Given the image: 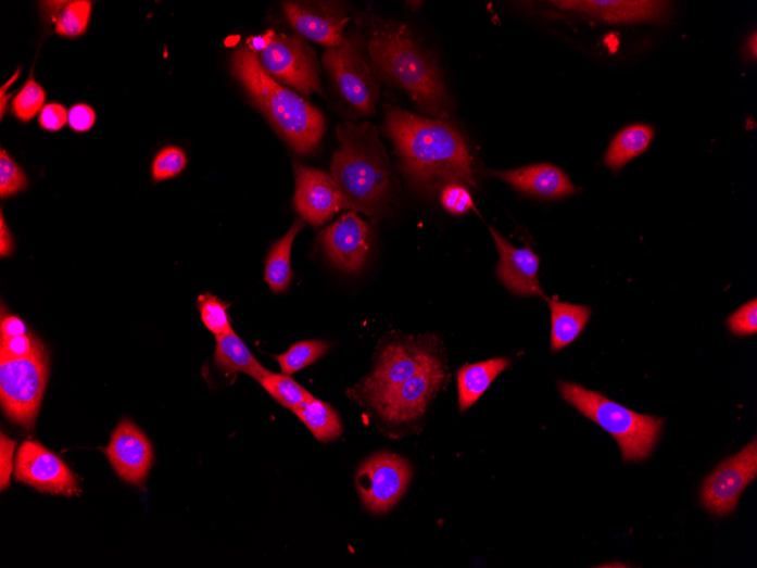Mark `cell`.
Listing matches in <instances>:
<instances>
[{"instance_id": "31", "label": "cell", "mask_w": 757, "mask_h": 568, "mask_svg": "<svg viewBox=\"0 0 757 568\" xmlns=\"http://www.w3.org/2000/svg\"><path fill=\"white\" fill-rule=\"evenodd\" d=\"M198 307L204 326L216 336L231 330L227 304L217 296L205 293L198 299Z\"/></svg>"}, {"instance_id": "42", "label": "cell", "mask_w": 757, "mask_h": 568, "mask_svg": "<svg viewBox=\"0 0 757 568\" xmlns=\"http://www.w3.org/2000/svg\"><path fill=\"white\" fill-rule=\"evenodd\" d=\"M275 36L276 33L274 30H268L263 36L250 37L247 40V47L251 49L253 53L258 55L270 46Z\"/></svg>"}, {"instance_id": "7", "label": "cell", "mask_w": 757, "mask_h": 568, "mask_svg": "<svg viewBox=\"0 0 757 568\" xmlns=\"http://www.w3.org/2000/svg\"><path fill=\"white\" fill-rule=\"evenodd\" d=\"M323 61L348 105L361 116L375 115L380 88L359 41L352 36L344 38L341 45L327 49Z\"/></svg>"}, {"instance_id": "8", "label": "cell", "mask_w": 757, "mask_h": 568, "mask_svg": "<svg viewBox=\"0 0 757 568\" xmlns=\"http://www.w3.org/2000/svg\"><path fill=\"white\" fill-rule=\"evenodd\" d=\"M257 56L261 66L280 85L306 97L312 92L325 97L317 55L302 37L276 34L270 46Z\"/></svg>"}, {"instance_id": "15", "label": "cell", "mask_w": 757, "mask_h": 568, "mask_svg": "<svg viewBox=\"0 0 757 568\" xmlns=\"http://www.w3.org/2000/svg\"><path fill=\"white\" fill-rule=\"evenodd\" d=\"M321 242L331 263L345 273L362 269L371 248L373 229L351 212L323 231Z\"/></svg>"}, {"instance_id": "22", "label": "cell", "mask_w": 757, "mask_h": 568, "mask_svg": "<svg viewBox=\"0 0 757 568\" xmlns=\"http://www.w3.org/2000/svg\"><path fill=\"white\" fill-rule=\"evenodd\" d=\"M547 302L552 312V349L557 352L578 340L590 320L591 308L556 300Z\"/></svg>"}, {"instance_id": "6", "label": "cell", "mask_w": 757, "mask_h": 568, "mask_svg": "<svg viewBox=\"0 0 757 568\" xmlns=\"http://www.w3.org/2000/svg\"><path fill=\"white\" fill-rule=\"evenodd\" d=\"M46 350L23 358L0 359V401L5 415L31 430L48 380Z\"/></svg>"}, {"instance_id": "12", "label": "cell", "mask_w": 757, "mask_h": 568, "mask_svg": "<svg viewBox=\"0 0 757 568\" xmlns=\"http://www.w3.org/2000/svg\"><path fill=\"white\" fill-rule=\"evenodd\" d=\"M282 9L292 27L304 38L333 48L344 40L351 20L348 9L335 2H283Z\"/></svg>"}, {"instance_id": "20", "label": "cell", "mask_w": 757, "mask_h": 568, "mask_svg": "<svg viewBox=\"0 0 757 568\" xmlns=\"http://www.w3.org/2000/svg\"><path fill=\"white\" fill-rule=\"evenodd\" d=\"M514 189L541 199H562L578 192L557 166L539 164L506 172H493Z\"/></svg>"}, {"instance_id": "3", "label": "cell", "mask_w": 757, "mask_h": 568, "mask_svg": "<svg viewBox=\"0 0 757 568\" xmlns=\"http://www.w3.org/2000/svg\"><path fill=\"white\" fill-rule=\"evenodd\" d=\"M369 51L374 72L381 79L405 90L425 113L451 116L452 102L441 71L406 25H378Z\"/></svg>"}, {"instance_id": "27", "label": "cell", "mask_w": 757, "mask_h": 568, "mask_svg": "<svg viewBox=\"0 0 757 568\" xmlns=\"http://www.w3.org/2000/svg\"><path fill=\"white\" fill-rule=\"evenodd\" d=\"M257 381L280 405L292 409H298L302 404L313 396L303 387L292 379L291 376L278 375L267 370Z\"/></svg>"}, {"instance_id": "14", "label": "cell", "mask_w": 757, "mask_h": 568, "mask_svg": "<svg viewBox=\"0 0 757 568\" xmlns=\"http://www.w3.org/2000/svg\"><path fill=\"white\" fill-rule=\"evenodd\" d=\"M434 357L416 346L395 344L381 354L374 374L364 380L362 393L374 404L419 374Z\"/></svg>"}, {"instance_id": "2", "label": "cell", "mask_w": 757, "mask_h": 568, "mask_svg": "<svg viewBox=\"0 0 757 568\" xmlns=\"http://www.w3.org/2000/svg\"><path fill=\"white\" fill-rule=\"evenodd\" d=\"M337 137L341 146L333 154L331 176L346 209L379 218L396 184L377 128L370 123H348L337 127Z\"/></svg>"}, {"instance_id": "25", "label": "cell", "mask_w": 757, "mask_h": 568, "mask_svg": "<svg viewBox=\"0 0 757 568\" xmlns=\"http://www.w3.org/2000/svg\"><path fill=\"white\" fill-rule=\"evenodd\" d=\"M303 227L304 223L297 219L292 228L272 247L268 253L265 279L274 293H282L291 286L293 279L292 248Z\"/></svg>"}, {"instance_id": "13", "label": "cell", "mask_w": 757, "mask_h": 568, "mask_svg": "<svg viewBox=\"0 0 757 568\" xmlns=\"http://www.w3.org/2000/svg\"><path fill=\"white\" fill-rule=\"evenodd\" d=\"M298 213L312 226H320L346 209L344 197L332 176L324 171L295 165Z\"/></svg>"}, {"instance_id": "34", "label": "cell", "mask_w": 757, "mask_h": 568, "mask_svg": "<svg viewBox=\"0 0 757 568\" xmlns=\"http://www.w3.org/2000/svg\"><path fill=\"white\" fill-rule=\"evenodd\" d=\"M42 351L45 346L33 332L0 341V359L28 357Z\"/></svg>"}, {"instance_id": "11", "label": "cell", "mask_w": 757, "mask_h": 568, "mask_svg": "<svg viewBox=\"0 0 757 568\" xmlns=\"http://www.w3.org/2000/svg\"><path fill=\"white\" fill-rule=\"evenodd\" d=\"M15 479L41 493L63 496L78 493L76 479L65 462L36 442H25L20 447Z\"/></svg>"}, {"instance_id": "37", "label": "cell", "mask_w": 757, "mask_h": 568, "mask_svg": "<svg viewBox=\"0 0 757 568\" xmlns=\"http://www.w3.org/2000/svg\"><path fill=\"white\" fill-rule=\"evenodd\" d=\"M66 123H68V112L61 103H47L40 112L39 124L46 131L58 132Z\"/></svg>"}, {"instance_id": "32", "label": "cell", "mask_w": 757, "mask_h": 568, "mask_svg": "<svg viewBox=\"0 0 757 568\" xmlns=\"http://www.w3.org/2000/svg\"><path fill=\"white\" fill-rule=\"evenodd\" d=\"M188 157L185 151L177 147H167L156 154L151 174L156 182L174 178L186 169Z\"/></svg>"}, {"instance_id": "9", "label": "cell", "mask_w": 757, "mask_h": 568, "mask_svg": "<svg viewBox=\"0 0 757 568\" xmlns=\"http://www.w3.org/2000/svg\"><path fill=\"white\" fill-rule=\"evenodd\" d=\"M411 475L409 464L398 455L381 453L363 463L356 483L364 506L376 514L393 508L406 492Z\"/></svg>"}, {"instance_id": "44", "label": "cell", "mask_w": 757, "mask_h": 568, "mask_svg": "<svg viewBox=\"0 0 757 568\" xmlns=\"http://www.w3.org/2000/svg\"><path fill=\"white\" fill-rule=\"evenodd\" d=\"M757 41H756V34L753 35L752 39H749L747 43V50L752 51V58L755 60L757 56Z\"/></svg>"}, {"instance_id": "40", "label": "cell", "mask_w": 757, "mask_h": 568, "mask_svg": "<svg viewBox=\"0 0 757 568\" xmlns=\"http://www.w3.org/2000/svg\"><path fill=\"white\" fill-rule=\"evenodd\" d=\"M0 331H2V339L16 338V336L29 333L28 326H26L22 319L16 316L8 315L4 312L2 324H0Z\"/></svg>"}, {"instance_id": "43", "label": "cell", "mask_w": 757, "mask_h": 568, "mask_svg": "<svg viewBox=\"0 0 757 568\" xmlns=\"http://www.w3.org/2000/svg\"><path fill=\"white\" fill-rule=\"evenodd\" d=\"M20 73H21V68H18V70L13 74V76L11 77V80H9V81L2 87V90H0V98H2V100H0V101H2V105H0V106H2V118L4 117V115H5V113H7L8 101H9V97H8V94H7V90H9V88L18 79Z\"/></svg>"}, {"instance_id": "35", "label": "cell", "mask_w": 757, "mask_h": 568, "mask_svg": "<svg viewBox=\"0 0 757 568\" xmlns=\"http://www.w3.org/2000/svg\"><path fill=\"white\" fill-rule=\"evenodd\" d=\"M443 209L454 215H464L475 209L471 193L460 185H450L441 191Z\"/></svg>"}, {"instance_id": "30", "label": "cell", "mask_w": 757, "mask_h": 568, "mask_svg": "<svg viewBox=\"0 0 757 568\" xmlns=\"http://www.w3.org/2000/svg\"><path fill=\"white\" fill-rule=\"evenodd\" d=\"M45 101L46 91L34 77H29V80L13 99L12 113L20 121L29 123L42 111Z\"/></svg>"}, {"instance_id": "23", "label": "cell", "mask_w": 757, "mask_h": 568, "mask_svg": "<svg viewBox=\"0 0 757 568\" xmlns=\"http://www.w3.org/2000/svg\"><path fill=\"white\" fill-rule=\"evenodd\" d=\"M215 363L227 373H243L256 380L267 371L232 329L216 336Z\"/></svg>"}, {"instance_id": "5", "label": "cell", "mask_w": 757, "mask_h": 568, "mask_svg": "<svg viewBox=\"0 0 757 568\" xmlns=\"http://www.w3.org/2000/svg\"><path fill=\"white\" fill-rule=\"evenodd\" d=\"M559 391L570 405L616 439L626 462H642L655 450L663 419L640 415L578 383L562 381Z\"/></svg>"}, {"instance_id": "19", "label": "cell", "mask_w": 757, "mask_h": 568, "mask_svg": "<svg viewBox=\"0 0 757 568\" xmlns=\"http://www.w3.org/2000/svg\"><path fill=\"white\" fill-rule=\"evenodd\" d=\"M490 229L501 254L497 275L504 286L516 295L544 296L538 278L539 255L530 248L513 247L497 230Z\"/></svg>"}, {"instance_id": "33", "label": "cell", "mask_w": 757, "mask_h": 568, "mask_svg": "<svg viewBox=\"0 0 757 568\" xmlns=\"http://www.w3.org/2000/svg\"><path fill=\"white\" fill-rule=\"evenodd\" d=\"M28 177L12 160L10 154L0 151V197L3 199L17 194L28 188Z\"/></svg>"}, {"instance_id": "39", "label": "cell", "mask_w": 757, "mask_h": 568, "mask_svg": "<svg viewBox=\"0 0 757 568\" xmlns=\"http://www.w3.org/2000/svg\"><path fill=\"white\" fill-rule=\"evenodd\" d=\"M15 446L16 443L2 433V439H0V457H2L0 458V485H2V490L10 485Z\"/></svg>"}, {"instance_id": "1", "label": "cell", "mask_w": 757, "mask_h": 568, "mask_svg": "<svg viewBox=\"0 0 757 568\" xmlns=\"http://www.w3.org/2000/svg\"><path fill=\"white\" fill-rule=\"evenodd\" d=\"M384 130L417 188L434 192L450 185L476 187L468 147L451 124L389 106Z\"/></svg>"}, {"instance_id": "38", "label": "cell", "mask_w": 757, "mask_h": 568, "mask_svg": "<svg viewBox=\"0 0 757 568\" xmlns=\"http://www.w3.org/2000/svg\"><path fill=\"white\" fill-rule=\"evenodd\" d=\"M96 123V112L86 103H76L68 111V125L75 132H87Z\"/></svg>"}, {"instance_id": "17", "label": "cell", "mask_w": 757, "mask_h": 568, "mask_svg": "<svg viewBox=\"0 0 757 568\" xmlns=\"http://www.w3.org/2000/svg\"><path fill=\"white\" fill-rule=\"evenodd\" d=\"M104 452L125 482L144 483L152 466L153 450L147 436L133 421L124 419L117 426Z\"/></svg>"}, {"instance_id": "4", "label": "cell", "mask_w": 757, "mask_h": 568, "mask_svg": "<svg viewBox=\"0 0 757 568\" xmlns=\"http://www.w3.org/2000/svg\"><path fill=\"white\" fill-rule=\"evenodd\" d=\"M231 71L253 105L295 151L310 153L317 148L326 130L325 116L318 109L277 83L247 46L235 51Z\"/></svg>"}, {"instance_id": "26", "label": "cell", "mask_w": 757, "mask_h": 568, "mask_svg": "<svg viewBox=\"0 0 757 568\" xmlns=\"http://www.w3.org/2000/svg\"><path fill=\"white\" fill-rule=\"evenodd\" d=\"M294 413L321 443L335 441L343 433V426L336 411L315 397L306 401Z\"/></svg>"}, {"instance_id": "28", "label": "cell", "mask_w": 757, "mask_h": 568, "mask_svg": "<svg viewBox=\"0 0 757 568\" xmlns=\"http://www.w3.org/2000/svg\"><path fill=\"white\" fill-rule=\"evenodd\" d=\"M328 351L329 345L324 341H304L297 343L276 358L282 374L293 376L295 373L317 363Z\"/></svg>"}, {"instance_id": "41", "label": "cell", "mask_w": 757, "mask_h": 568, "mask_svg": "<svg viewBox=\"0 0 757 568\" xmlns=\"http://www.w3.org/2000/svg\"><path fill=\"white\" fill-rule=\"evenodd\" d=\"M14 250V241L5 222L4 214H0V255L3 257L12 254Z\"/></svg>"}, {"instance_id": "10", "label": "cell", "mask_w": 757, "mask_h": 568, "mask_svg": "<svg viewBox=\"0 0 757 568\" xmlns=\"http://www.w3.org/2000/svg\"><path fill=\"white\" fill-rule=\"evenodd\" d=\"M756 476L757 442L753 439L742 452L722 462L704 481L702 505L717 516L734 513L744 490Z\"/></svg>"}, {"instance_id": "24", "label": "cell", "mask_w": 757, "mask_h": 568, "mask_svg": "<svg viewBox=\"0 0 757 568\" xmlns=\"http://www.w3.org/2000/svg\"><path fill=\"white\" fill-rule=\"evenodd\" d=\"M655 128L646 124L624 127L611 141L605 164L617 172L644 153L655 138Z\"/></svg>"}, {"instance_id": "18", "label": "cell", "mask_w": 757, "mask_h": 568, "mask_svg": "<svg viewBox=\"0 0 757 568\" xmlns=\"http://www.w3.org/2000/svg\"><path fill=\"white\" fill-rule=\"evenodd\" d=\"M553 5L608 23H641L667 21L670 3L647 0H563Z\"/></svg>"}, {"instance_id": "21", "label": "cell", "mask_w": 757, "mask_h": 568, "mask_svg": "<svg viewBox=\"0 0 757 568\" xmlns=\"http://www.w3.org/2000/svg\"><path fill=\"white\" fill-rule=\"evenodd\" d=\"M509 365L508 358L497 357L460 368L457 374L459 409L465 412L474 406Z\"/></svg>"}, {"instance_id": "16", "label": "cell", "mask_w": 757, "mask_h": 568, "mask_svg": "<svg viewBox=\"0 0 757 568\" xmlns=\"http://www.w3.org/2000/svg\"><path fill=\"white\" fill-rule=\"evenodd\" d=\"M443 370L436 358L419 374L374 403L388 421L406 422L424 415L428 402L438 391Z\"/></svg>"}, {"instance_id": "29", "label": "cell", "mask_w": 757, "mask_h": 568, "mask_svg": "<svg viewBox=\"0 0 757 568\" xmlns=\"http://www.w3.org/2000/svg\"><path fill=\"white\" fill-rule=\"evenodd\" d=\"M92 3L75 0L66 5L56 21V34L62 37L76 38L88 30Z\"/></svg>"}, {"instance_id": "36", "label": "cell", "mask_w": 757, "mask_h": 568, "mask_svg": "<svg viewBox=\"0 0 757 568\" xmlns=\"http://www.w3.org/2000/svg\"><path fill=\"white\" fill-rule=\"evenodd\" d=\"M727 325L736 336H748L757 332V301L747 302L736 313L730 315Z\"/></svg>"}]
</instances>
